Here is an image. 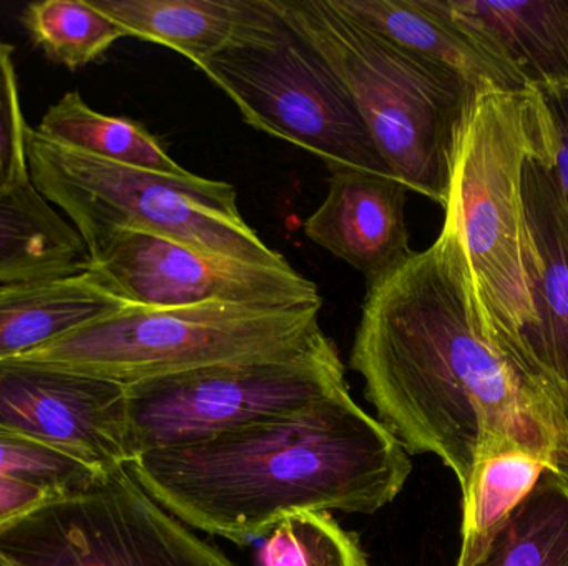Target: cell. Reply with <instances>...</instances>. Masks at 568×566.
Segmentation results:
<instances>
[{
  "label": "cell",
  "mask_w": 568,
  "mask_h": 566,
  "mask_svg": "<svg viewBox=\"0 0 568 566\" xmlns=\"http://www.w3.org/2000/svg\"><path fill=\"white\" fill-rule=\"evenodd\" d=\"M367 401L407 454H433L467 491L480 452L519 444L560 475L552 405L484 331L457 229L367 289L351 352Z\"/></svg>",
  "instance_id": "obj_1"
},
{
  "label": "cell",
  "mask_w": 568,
  "mask_h": 566,
  "mask_svg": "<svg viewBox=\"0 0 568 566\" xmlns=\"http://www.w3.org/2000/svg\"><path fill=\"white\" fill-rule=\"evenodd\" d=\"M139 484L186 527L243 545L301 512L374 514L413 464L349 389L272 421L130 462Z\"/></svg>",
  "instance_id": "obj_2"
},
{
  "label": "cell",
  "mask_w": 568,
  "mask_h": 566,
  "mask_svg": "<svg viewBox=\"0 0 568 566\" xmlns=\"http://www.w3.org/2000/svg\"><path fill=\"white\" fill-rule=\"evenodd\" d=\"M273 3L343 83L390 175L446 208L457 146L484 90L399 49L333 0Z\"/></svg>",
  "instance_id": "obj_3"
},
{
  "label": "cell",
  "mask_w": 568,
  "mask_h": 566,
  "mask_svg": "<svg viewBox=\"0 0 568 566\" xmlns=\"http://www.w3.org/2000/svg\"><path fill=\"white\" fill-rule=\"evenodd\" d=\"M547 148L546 116L534 90L480 93L457 146L444 208L463 243L487 338L537 392L527 361L532 249L520 185L527 156Z\"/></svg>",
  "instance_id": "obj_4"
},
{
  "label": "cell",
  "mask_w": 568,
  "mask_h": 566,
  "mask_svg": "<svg viewBox=\"0 0 568 566\" xmlns=\"http://www.w3.org/2000/svg\"><path fill=\"white\" fill-rule=\"evenodd\" d=\"M26 153L37 192L69 218L87 253L110 233L133 229L250 265L291 266L245 222L230 183L93 158L50 142L32 126Z\"/></svg>",
  "instance_id": "obj_5"
},
{
  "label": "cell",
  "mask_w": 568,
  "mask_h": 566,
  "mask_svg": "<svg viewBox=\"0 0 568 566\" xmlns=\"http://www.w3.org/2000/svg\"><path fill=\"white\" fill-rule=\"evenodd\" d=\"M321 306L129 305L19 361L132 385L212 366L287 358L326 336Z\"/></svg>",
  "instance_id": "obj_6"
},
{
  "label": "cell",
  "mask_w": 568,
  "mask_h": 566,
  "mask_svg": "<svg viewBox=\"0 0 568 566\" xmlns=\"http://www.w3.org/2000/svg\"><path fill=\"white\" fill-rule=\"evenodd\" d=\"M199 69L256 130L314 153L327 168L390 175L343 83L273 0H258L239 37Z\"/></svg>",
  "instance_id": "obj_7"
},
{
  "label": "cell",
  "mask_w": 568,
  "mask_h": 566,
  "mask_svg": "<svg viewBox=\"0 0 568 566\" xmlns=\"http://www.w3.org/2000/svg\"><path fill=\"white\" fill-rule=\"evenodd\" d=\"M327 336L287 358L212 366L129 385L132 461L272 421L346 391Z\"/></svg>",
  "instance_id": "obj_8"
},
{
  "label": "cell",
  "mask_w": 568,
  "mask_h": 566,
  "mask_svg": "<svg viewBox=\"0 0 568 566\" xmlns=\"http://www.w3.org/2000/svg\"><path fill=\"white\" fill-rule=\"evenodd\" d=\"M19 566H236L162 507L129 464L0 534Z\"/></svg>",
  "instance_id": "obj_9"
},
{
  "label": "cell",
  "mask_w": 568,
  "mask_h": 566,
  "mask_svg": "<svg viewBox=\"0 0 568 566\" xmlns=\"http://www.w3.org/2000/svg\"><path fill=\"white\" fill-rule=\"evenodd\" d=\"M87 271L120 301L145 308L323 301L316 285L293 266L250 265L133 229L110 233L89 249Z\"/></svg>",
  "instance_id": "obj_10"
},
{
  "label": "cell",
  "mask_w": 568,
  "mask_h": 566,
  "mask_svg": "<svg viewBox=\"0 0 568 566\" xmlns=\"http://www.w3.org/2000/svg\"><path fill=\"white\" fill-rule=\"evenodd\" d=\"M0 432L100 471L132 462L129 385L37 362L0 361Z\"/></svg>",
  "instance_id": "obj_11"
},
{
  "label": "cell",
  "mask_w": 568,
  "mask_h": 566,
  "mask_svg": "<svg viewBox=\"0 0 568 566\" xmlns=\"http://www.w3.org/2000/svg\"><path fill=\"white\" fill-rule=\"evenodd\" d=\"M520 192L532 249L526 268L534 311L527 338L529 374L556 411L566 459L562 401L568 389V212L550 166L549 148L527 156Z\"/></svg>",
  "instance_id": "obj_12"
},
{
  "label": "cell",
  "mask_w": 568,
  "mask_h": 566,
  "mask_svg": "<svg viewBox=\"0 0 568 566\" xmlns=\"http://www.w3.org/2000/svg\"><path fill=\"white\" fill-rule=\"evenodd\" d=\"M329 188L304 222L311 241L364 276L367 289L399 271L416 253L407 229V186L393 175L331 166Z\"/></svg>",
  "instance_id": "obj_13"
},
{
  "label": "cell",
  "mask_w": 568,
  "mask_h": 566,
  "mask_svg": "<svg viewBox=\"0 0 568 566\" xmlns=\"http://www.w3.org/2000/svg\"><path fill=\"white\" fill-rule=\"evenodd\" d=\"M509 63L529 90L568 89V0H426Z\"/></svg>",
  "instance_id": "obj_14"
},
{
  "label": "cell",
  "mask_w": 568,
  "mask_h": 566,
  "mask_svg": "<svg viewBox=\"0 0 568 566\" xmlns=\"http://www.w3.org/2000/svg\"><path fill=\"white\" fill-rule=\"evenodd\" d=\"M377 35L427 62L446 66L484 92L526 93L516 70L469 33L434 12L426 0H333Z\"/></svg>",
  "instance_id": "obj_15"
},
{
  "label": "cell",
  "mask_w": 568,
  "mask_h": 566,
  "mask_svg": "<svg viewBox=\"0 0 568 566\" xmlns=\"http://www.w3.org/2000/svg\"><path fill=\"white\" fill-rule=\"evenodd\" d=\"M125 306L87 269L0 285V361L23 358Z\"/></svg>",
  "instance_id": "obj_16"
},
{
  "label": "cell",
  "mask_w": 568,
  "mask_h": 566,
  "mask_svg": "<svg viewBox=\"0 0 568 566\" xmlns=\"http://www.w3.org/2000/svg\"><path fill=\"white\" fill-rule=\"evenodd\" d=\"M126 35L160 43L196 66L233 42L258 0H87Z\"/></svg>",
  "instance_id": "obj_17"
},
{
  "label": "cell",
  "mask_w": 568,
  "mask_h": 566,
  "mask_svg": "<svg viewBox=\"0 0 568 566\" xmlns=\"http://www.w3.org/2000/svg\"><path fill=\"white\" fill-rule=\"evenodd\" d=\"M89 253L77 229L32 179L0 193V285L85 271Z\"/></svg>",
  "instance_id": "obj_18"
},
{
  "label": "cell",
  "mask_w": 568,
  "mask_h": 566,
  "mask_svg": "<svg viewBox=\"0 0 568 566\" xmlns=\"http://www.w3.org/2000/svg\"><path fill=\"white\" fill-rule=\"evenodd\" d=\"M37 132L63 148L105 162L166 175L189 173L140 123L95 112L79 92L65 93L53 103Z\"/></svg>",
  "instance_id": "obj_19"
},
{
  "label": "cell",
  "mask_w": 568,
  "mask_h": 566,
  "mask_svg": "<svg viewBox=\"0 0 568 566\" xmlns=\"http://www.w3.org/2000/svg\"><path fill=\"white\" fill-rule=\"evenodd\" d=\"M456 566H568V482L547 472L483 547Z\"/></svg>",
  "instance_id": "obj_20"
},
{
  "label": "cell",
  "mask_w": 568,
  "mask_h": 566,
  "mask_svg": "<svg viewBox=\"0 0 568 566\" xmlns=\"http://www.w3.org/2000/svg\"><path fill=\"white\" fill-rule=\"evenodd\" d=\"M547 472L549 464L524 445L500 444L480 452L463 494V545L457 562L473 557Z\"/></svg>",
  "instance_id": "obj_21"
},
{
  "label": "cell",
  "mask_w": 568,
  "mask_h": 566,
  "mask_svg": "<svg viewBox=\"0 0 568 566\" xmlns=\"http://www.w3.org/2000/svg\"><path fill=\"white\" fill-rule=\"evenodd\" d=\"M23 23L45 55L70 70L89 65L116 40L129 37L119 23L87 0L30 3L23 12Z\"/></svg>",
  "instance_id": "obj_22"
},
{
  "label": "cell",
  "mask_w": 568,
  "mask_h": 566,
  "mask_svg": "<svg viewBox=\"0 0 568 566\" xmlns=\"http://www.w3.org/2000/svg\"><path fill=\"white\" fill-rule=\"evenodd\" d=\"M260 566H371L356 535L327 512H301L280 522L258 550Z\"/></svg>",
  "instance_id": "obj_23"
},
{
  "label": "cell",
  "mask_w": 568,
  "mask_h": 566,
  "mask_svg": "<svg viewBox=\"0 0 568 566\" xmlns=\"http://www.w3.org/2000/svg\"><path fill=\"white\" fill-rule=\"evenodd\" d=\"M103 472L72 455L0 432V477L32 482L67 497L89 488Z\"/></svg>",
  "instance_id": "obj_24"
},
{
  "label": "cell",
  "mask_w": 568,
  "mask_h": 566,
  "mask_svg": "<svg viewBox=\"0 0 568 566\" xmlns=\"http://www.w3.org/2000/svg\"><path fill=\"white\" fill-rule=\"evenodd\" d=\"M12 47L0 40V193L29 182L26 140L29 125L20 109Z\"/></svg>",
  "instance_id": "obj_25"
},
{
  "label": "cell",
  "mask_w": 568,
  "mask_h": 566,
  "mask_svg": "<svg viewBox=\"0 0 568 566\" xmlns=\"http://www.w3.org/2000/svg\"><path fill=\"white\" fill-rule=\"evenodd\" d=\"M534 92L542 103L550 166L559 182L568 212V89L547 86V89H537Z\"/></svg>",
  "instance_id": "obj_26"
},
{
  "label": "cell",
  "mask_w": 568,
  "mask_h": 566,
  "mask_svg": "<svg viewBox=\"0 0 568 566\" xmlns=\"http://www.w3.org/2000/svg\"><path fill=\"white\" fill-rule=\"evenodd\" d=\"M62 497L32 482L0 477V534Z\"/></svg>",
  "instance_id": "obj_27"
},
{
  "label": "cell",
  "mask_w": 568,
  "mask_h": 566,
  "mask_svg": "<svg viewBox=\"0 0 568 566\" xmlns=\"http://www.w3.org/2000/svg\"><path fill=\"white\" fill-rule=\"evenodd\" d=\"M562 424L564 435H566V469H564V481L568 482V389L562 401Z\"/></svg>",
  "instance_id": "obj_28"
},
{
  "label": "cell",
  "mask_w": 568,
  "mask_h": 566,
  "mask_svg": "<svg viewBox=\"0 0 568 566\" xmlns=\"http://www.w3.org/2000/svg\"><path fill=\"white\" fill-rule=\"evenodd\" d=\"M0 566H19V565L13 564V562L10 560V558H7L6 555H3L2 552H0Z\"/></svg>",
  "instance_id": "obj_29"
}]
</instances>
